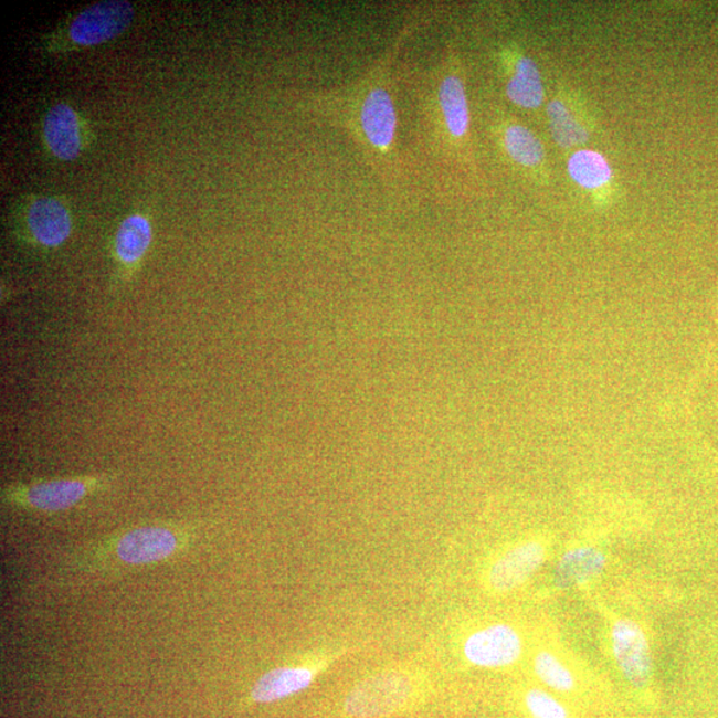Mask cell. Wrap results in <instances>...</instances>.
Masks as SVG:
<instances>
[{"label":"cell","mask_w":718,"mask_h":718,"mask_svg":"<svg viewBox=\"0 0 718 718\" xmlns=\"http://www.w3.org/2000/svg\"><path fill=\"white\" fill-rule=\"evenodd\" d=\"M109 482L108 476L88 475L21 483L4 487L2 500L6 505L28 508L31 511L61 513L102 492Z\"/></svg>","instance_id":"6da1fadb"},{"label":"cell","mask_w":718,"mask_h":718,"mask_svg":"<svg viewBox=\"0 0 718 718\" xmlns=\"http://www.w3.org/2000/svg\"><path fill=\"white\" fill-rule=\"evenodd\" d=\"M411 677L400 671H384L356 685L345 700V710L355 718H381L395 714L413 696Z\"/></svg>","instance_id":"7a4b0ae2"},{"label":"cell","mask_w":718,"mask_h":718,"mask_svg":"<svg viewBox=\"0 0 718 718\" xmlns=\"http://www.w3.org/2000/svg\"><path fill=\"white\" fill-rule=\"evenodd\" d=\"M135 9L126 0H106L82 10L68 25V39L76 45H96L123 34L133 23Z\"/></svg>","instance_id":"3957f363"},{"label":"cell","mask_w":718,"mask_h":718,"mask_svg":"<svg viewBox=\"0 0 718 718\" xmlns=\"http://www.w3.org/2000/svg\"><path fill=\"white\" fill-rule=\"evenodd\" d=\"M612 654L617 668L633 688L648 687L654 674L648 637L631 619H619L611 629Z\"/></svg>","instance_id":"277c9868"},{"label":"cell","mask_w":718,"mask_h":718,"mask_svg":"<svg viewBox=\"0 0 718 718\" xmlns=\"http://www.w3.org/2000/svg\"><path fill=\"white\" fill-rule=\"evenodd\" d=\"M184 535L171 526H144L124 532L115 539L116 557L124 564L158 563L179 550Z\"/></svg>","instance_id":"5b68a950"},{"label":"cell","mask_w":718,"mask_h":718,"mask_svg":"<svg viewBox=\"0 0 718 718\" xmlns=\"http://www.w3.org/2000/svg\"><path fill=\"white\" fill-rule=\"evenodd\" d=\"M463 654L476 667H510L524 654V638L511 625H488L467 637Z\"/></svg>","instance_id":"8992f818"},{"label":"cell","mask_w":718,"mask_h":718,"mask_svg":"<svg viewBox=\"0 0 718 718\" xmlns=\"http://www.w3.org/2000/svg\"><path fill=\"white\" fill-rule=\"evenodd\" d=\"M72 215L62 200L42 196L31 202L25 212V230L32 244L43 250H56L72 234Z\"/></svg>","instance_id":"52a82bcc"},{"label":"cell","mask_w":718,"mask_h":718,"mask_svg":"<svg viewBox=\"0 0 718 718\" xmlns=\"http://www.w3.org/2000/svg\"><path fill=\"white\" fill-rule=\"evenodd\" d=\"M546 558L547 548L541 541H525L510 548L489 567V589L499 593L517 590L543 566Z\"/></svg>","instance_id":"ba28073f"},{"label":"cell","mask_w":718,"mask_h":718,"mask_svg":"<svg viewBox=\"0 0 718 718\" xmlns=\"http://www.w3.org/2000/svg\"><path fill=\"white\" fill-rule=\"evenodd\" d=\"M154 241L151 221L140 213L129 214L117 226L113 253L120 278L128 281L139 270Z\"/></svg>","instance_id":"9c48e42d"},{"label":"cell","mask_w":718,"mask_h":718,"mask_svg":"<svg viewBox=\"0 0 718 718\" xmlns=\"http://www.w3.org/2000/svg\"><path fill=\"white\" fill-rule=\"evenodd\" d=\"M45 144L55 158L71 161L81 155L83 134L80 116L65 103H57L49 109L43 122Z\"/></svg>","instance_id":"30bf717a"},{"label":"cell","mask_w":718,"mask_h":718,"mask_svg":"<svg viewBox=\"0 0 718 718\" xmlns=\"http://www.w3.org/2000/svg\"><path fill=\"white\" fill-rule=\"evenodd\" d=\"M361 126L371 146L381 151L393 144L397 133V110L387 89L374 88L361 108Z\"/></svg>","instance_id":"8fae6325"},{"label":"cell","mask_w":718,"mask_h":718,"mask_svg":"<svg viewBox=\"0 0 718 718\" xmlns=\"http://www.w3.org/2000/svg\"><path fill=\"white\" fill-rule=\"evenodd\" d=\"M316 671L306 665H287L267 672L254 684L252 700L267 704L298 694L315 680Z\"/></svg>","instance_id":"7c38bea8"},{"label":"cell","mask_w":718,"mask_h":718,"mask_svg":"<svg viewBox=\"0 0 718 718\" xmlns=\"http://www.w3.org/2000/svg\"><path fill=\"white\" fill-rule=\"evenodd\" d=\"M605 564V555L598 548H573L560 558L553 582L563 590L589 583L604 571Z\"/></svg>","instance_id":"4fadbf2b"},{"label":"cell","mask_w":718,"mask_h":718,"mask_svg":"<svg viewBox=\"0 0 718 718\" xmlns=\"http://www.w3.org/2000/svg\"><path fill=\"white\" fill-rule=\"evenodd\" d=\"M507 96L519 107L538 108L545 101L543 82L537 64L530 57H521L517 70L507 84Z\"/></svg>","instance_id":"5bb4252c"},{"label":"cell","mask_w":718,"mask_h":718,"mask_svg":"<svg viewBox=\"0 0 718 718\" xmlns=\"http://www.w3.org/2000/svg\"><path fill=\"white\" fill-rule=\"evenodd\" d=\"M440 102L446 126L455 137L468 130L469 113L465 87L458 76H447L440 88Z\"/></svg>","instance_id":"9a60e30c"},{"label":"cell","mask_w":718,"mask_h":718,"mask_svg":"<svg viewBox=\"0 0 718 718\" xmlns=\"http://www.w3.org/2000/svg\"><path fill=\"white\" fill-rule=\"evenodd\" d=\"M568 172L574 182L587 189H596L611 179V167L602 155L590 149L574 152L568 161Z\"/></svg>","instance_id":"2e32d148"},{"label":"cell","mask_w":718,"mask_h":718,"mask_svg":"<svg viewBox=\"0 0 718 718\" xmlns=\"http://www.w3.org/2000/svg\"><path fill=\"white\" fill-rule=\"evenodd\" d=\"M534 674L548 689L558 694H571L577 689V677L560 658L550 651H540L534 658Z\"/></svg>","instance_id":"e0dca14e"},{"label":"cell","mask_w":718,"mask_h":718,"mask_svg":"<svg viewBox=\"0 0 718 718\" xmlns=\"http://www.w3.org/2000/svg\"><path fill=\"white\" fill-rule=\"evenodd\" d=\"M505 144L508 155L521 166H538L545 158V148L530 129L513 126L506 130Z\"/></svg>","instance_id":"ac0fdd59"},{"label":"cell","mask_w":718,"mask_h":718,"mask_svg":"<svg viewBox=\"0 0 718 718\" xmlns=\"http://www.w3.org/2000/svg\"><path fill=\"white\" fill-rule=\"evenodd\" d=\"M548 117H550L553 139L561 147L579 146L589 137L587 130L573 119L563 103L552 102L548 106Z\"/></svg>","instance_id":"d6986e66"},{"label":"cell","mask_w":718,"mask_h":718,"mask_svg":"<svg viewBox=\"0 0 718 718\" xmlns=\"http://www.w3.org/2000/svg\"><path fill=\"white\" fill-rule=\"evenodd\" d=\"M525 705L531 718H571L570 710L566 705L545 689L528 690L525 696Z\"/></svg>","instance_id":"ffe728a7"}]
</instances>
